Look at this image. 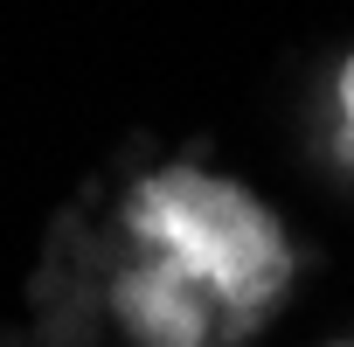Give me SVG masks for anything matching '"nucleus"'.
Instances as JSON below:
<instances>
[{
    "label": "nucleus",
    "mask_w": 354,
    "mask_h": 347,
    "mask_svg": "<svg viewBox=\"0 0 354 347\" xmlns=\"http://www.w3.org/2000/svg\"><path fill=\"white\" fill-rule=\"evenodd\" d=\"M132 229L160 250V271L132 285V319L153 347H195L202 299L223 319H264L292 285V243L257 195L202 167H160L132 188Z\"/></svg>",
    "instance_id": "1"
},
{
    "label": "nucleus",
    "mask_w": 354,
    "mask_h": 347,
    "mask_svg": "<svg viewBox=\"0 0 354 347\" xmlns=\"http://www.w3.org/2000/svg\"><path fill=\"white\" fill-rule=\"evenodd\" d=\"M347 347H354V340H347Z\"/></svg>",
    "instance_id": "3"
},
{
    "label": "nucleus",
    "mask_w": 354,
    "mask_h": 347,
    "mask_svg": "<svg viewBox=\"0 0 354 347\" xmlns=\"http://www.w3.org/2000/svg\"><path fill=\"white\" fill-rule=\"evenodd\" d=\"M340 111H347V132H354V63L340 70Z\"/></svg>",
    "instance_id": "2"
}]
</instances>
